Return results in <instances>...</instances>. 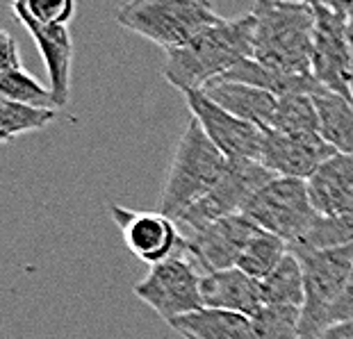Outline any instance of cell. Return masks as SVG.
<instances>
[{"mask_svg": "<svg viewBox=\"0 0 353 339\" xmlns=\"http://www.w3.org/2000/svg\"><path fill=\"white\" fill-rule=\"evenodd\" d=\"M219 80L237 82V85L262 89V92L272 94L276 98H283V96H290V94L317 96L321 92H328V89L321 87L319 82L312 78V75H285V73H278L274 69H269V66L260 64L258 59H253V57L239 62L235 69L228 71Z\"/></svg>", "mask_w": 353, "mask_h": 339, "instance_id": "obj_18", "label": "cell"}, {"mask_svg": "<svg viewBox=\"0 0 353 339\" xmlns=\"http://www.w3.org/2000/svg\"><path fill=\"white\" fill-rule=\"evenodd\" d=\"M251 12L255 17L253 59L285 75H312V3L260 0Z\"/></svg>", "mask_w": 353, "mask_h": 339, "instance_id": "obj_2", "label": "cell"}, {"mask_svg": "<svg viewBox=\"0 0 353 339\" xmlns=\"http://www.w3.org/2000/svg\"><path fill=\"white\" fill-rule=\"evenodd\" d=\"M340 7V12L344 14V19H347V25H349V32L353 34V3H335Z\"/></svg>", "mask_w": 353, "mask_h": 339, "instance_id": "obj_32", "label": "cell"}, {"mask_svg": "<svg viewBox=\"0 0 353 339\" xmlns=\"http://www.w3.org/2000/svg\"><path fill=\"white\" fill-rule=\"evenodd\" d=\"M260 296L265 307H299L305 303V276L294 253H288L274 274L260 280Z\"/></svg>", "mask_w": 353, "mask_h": 339, "instance_id": "obj_21", "label": "cell"}, {"mask_svg": "<svg viewBox=\"0 0 353 339\" xmlns=\"http://www.w3.org/2000/svg\"><path fill=\"white\" fill-rule=\"evenodd\" d=\"M12 10L41 52V59H43V64H46V71L50 78V92L55 96L59 110L66 107L69 94H71V64H73L71 30L59 28V25H41L39 21H34L30 17V12L26 10V3H12Z\"/></svg>", "mask_w": 353, "mask_h": 339, "instance_id": "obj_14", "label": "cell"}, {"mask_svg": "<svg viewBox=\"0 0 353 339\" xmlns=\"http://www.w3.org/2000/svg\"><path fill=\"white\" fill-rule=\"evenodd\" d=\"M201 296L208 310L235 312L249 316V319H253L265 307L260 296V282L237 267L203 276Z\"/></svg>", "mask_w": 353, "mask_h": 339, "instance_id": "obj_16", "label": "cell"}, {"mask_svg": "<svg viewBox=\"0 0 353 339\" xmlns=\"http://www.w3.org/2000/svg\"><path fill=\"white\" fill-rule=\"evenodd\" d=\"M26 10L41 25L69 28L73 17H76V3H71V0H28Z\"/></svg>", "mask_w": 353, "mask_h": 339, "instance_id": "obj_28", "label": "cell"}, {"mask_svg": "<svg viewBox=\"0 0 353 339\" xmlns=\"http://www.w3.org/2000/svg\"><path fill=\"white\" fill-rule=\"evenodd\" d=\"M221 17L203 0H134L117 12V23L167 52L216 25Z\"/></svg>", "mask_w": 353, "mask_h": 339, "instance_id": "obj_4", "label": "cell"}, {"mask_svg": "<svg viewBox=\"0 0 353 339\" xmlns=\"http://www.w3.org/2000/svg\"><path fill=\"white\" fill-rule=\"evenodd\" d=\"M319 339H353V321L335 323V326L326 328Z\"/></svg>", "mask_w": 353, "mask_h": 339, "instance_id": "obj_31", "label": "cell"}, {"mask_svg": "<svg viewBox=\"0 0 353 339\" xmlns=\"http://www.w3.org/2000/svg\"><path fill=\"white\" fill-rule=\"evenodd\" d=\"M333 155H337V150L328 146L319 132L285 134L265 130V146H262L260 164L272 171L276 178H294L307 183L312 173Z\"/></svg>", "mask_w": 353, "mask_h": 339, "instance_id": "obj_13", "label": "cell"}, {"mask_svg": "<svg viewBox=\"0 0 353 339\" xmlns=\"http://www.w3.org/2000/svg\"><path fill=\"white\" fill-rule=\"evenodd\" d=\"M274 178V173L262 167L260 162L228 160V169L219 183L210 189V194L203 196L192 209H187L183 218H180V223H185L187 228H192V232H196L210 223L219 221V218L242 214L246 203Z\"/></svg>", "mask_w": 353, "mask_h": 339, "instance_id": "obj_8", "label": "cell"}, {"mask_svg": "<svg viewBox=\"0 0 353 339\" xmlns=\"http://www.w3.org/2000/svg\"><path fill=\"white\" fill-rule=\"evenodd\" d=\"M228 169V157L216 148L201 123L192 119L180 137L174 160L160 194V212L180 221L210 189L219 183Z\"/></svg>", "mask_w": 353, "mask_h": 339, "instance_id": "obj_3", "label": "cell"}, {"mask_svg": "<svg viewBox=\"0 0 353 339\" xmlns=\"http://www.w3.org/2000/svg\"><path fill=\"white\" fill-rule=\"evenodd\" d=\"M251 321L255 339H301L299 307H262Z\"/></svg>", "mask_w": 353, "mask_h": 339, "instance_id": "obj_27", "label": "cell"}, {"mask_svg": "<svg viewBox=\"0 0 353 339\" xmlns=\"http://www.w3.org/2000/svg\"><path fill=\"white\" fill-rule=\"evenodd\" d=\"M349 244H353V212L342 216H330V218L319 216L303 242L292 244V248L330 251V248H342Z\"/></svg>", "mask_w": 353, "mask_h": 339, "instance_id": "obj_26", "label": "cell"}, {"mask_svg": "<svg viewBox=\"0 0 353 339\" xmlns=\"http://www.w3.org/2000/svg\"><path fill=\"white\" fill-rule=\"evenodd\" d=\"M303 267L305 303L301 307V339H319L328 328V310L353 274V244L330 251L292 248Z\"/></svg>", "mask_w": 353, "mask_h": 339, "instance_id": "obj_5", "label": "cell"}, {"mask_svg": "<svg viewBox=\"0 0 353 339\" xmlns=\"http://www.w3.org/2000/svg\"><path fill=\"white\" fill-rule=\"evenodd\" d=\"M347 87H349V98L353 103V48H351V64H349V71H347Z\"/></svg>", "mask_w": 353, "mask_h": 339, "instance_id": "obj_33", "label": "cell"}, {"mask_svg": "<svg viewBox=\"0 0 353 339\" xmlns=\"http://www.w3.org/2000/svg\"><path fill=\"white\" fill-rule=\"evenodd\" d=\"M57 112L59 110H41L0 98V141L10 144L21 134L43 130L57 119Z\"/></svg>", "mask_w": 353, "mask_h": 339, "instance_id": "obj_24", "label": "cell"}, {"mask_svg": "<svg viewBox=\"0 0 353 339\" xmlns=\"http://www.w3.org/2000/svg\"><path fill=\"white\" fill-rule=\"evenodd\" d=\"M319 114V134L337 153L353 155V103L333 92L314 96Z\"/></svg>", "mask_w": 353, "mask_h": 339, "instance_id": "obj_20", "label": "cell"}, {"mask_svg": "<svg viewBox=\"0 0 353 339\" xmlns=\"http://www.w3.org/2000/svg\"><path fill=\"white\" fill-rule=\"evenodd\" d=\"M288 253H290V244L285 239L272 235V232L260 230L242 253V258L237 262V269H242L246 276H251L253 280L260 282L269 274H274Z\"/></svg>", "mask_w": 353, "mask_h": 339, "instance_id": "obj_22", "label": "cell"}, {"mask_svg": "<svg viewBox=\"0 0 353 339\" xmlns=\"http://www.w3.org/2000/svg\"><path fill=\"white\" fill-rule=\"evenodd\" d=\"M110 214L123 235V244L144 265H160L185 251V237H180L174 218L157 212H137L121 205H110Z\"/></svg>", "mask_w": 353, "mask_h": 339, "instance_id": "obj_11", "label": "cell"}, {"mask_svg": "<svg viewBox=\"0 0 353 339\" xmlns=\"http://www.w3.org/2000/svg\"><path fill=\"white\" fill-rule=\"evenodd\" d=\"M14 69H23L19 46L14 41V37L7 30H3L0 32V71H14Z\"/></svg>", "mask_w": 353, "mask_h": 339, "instance_id": "obj_30", "label": "cell"}, {"mask_svg": "<svg viewBox=\"0 0 353 339\" xmlns=\"http://www.w3.org/2000/svg\"><path fill=\"white\" fill-rule=\"evenodd\" d=\"M192 119L201 123L208 139L221 150L228 160H253L260 162L265 146V130L249 121L232 116L230 112L212 103L203 92L185 94Z\"/></svg>", "mask_w": 353, "mask_h": 339, "instance_id": "obj_12", "label": "cell"}, {"mask_svg": "<svg viewBox=\"0 0 353 339\" xmlns=\"http://www.w3.org/2000/svg\"><path fill=\"white\" fill-rule=\"evenodd\" d=\"M203 274L185 251L148 269L134 285V296L164 321L205 310L201 296Z\"/></svg>", "mask_w": 353, "mask_h": 339, "instance_id": "obj_7", "label": "cell"}, {"mask_svg": "<svg viewBox=\"0 0 353 339\" xmlns=\"http://www.w3.org/2000/svg\"><path fill=\"white\" fill-rule=\"evenodd\" d=\"M353 321V274L344 285V289L340 291V296L333 303V307L328 310V328L335 323H347Z\"/></svg>", "mask_w": 353, "mask_h": 339, "instance_id": "obj_29", "label": "cell"}, {"mask_svg": "<svg viewBox=\"0 0 353 339\" xmlns=\"http://www.w3.org/2000/svg\"><path fill=\"white\" fill-rule=\"evenodd\" d=\"M314 10V50L312 78L333 94L349 98L347 71L351 64L353 34L347 19L335 3H312ZM351 101V98H349Z\"/></svg>", "mask_w": 353, "mask_h": 339, "instance_id": "obj_9", "label": "cell"}, {"mask_svg": "<svg viewBox=\"0 0 353 339\" xmlns=\"http://www.w3.org/2000/svg\"><path fill=\"white\" fill-rule=\"evenodd\" d=\"M314 212L324 218L353 212V155L337 153L307 180Z\"/></svg>", "mask_w": 353, "mask_h": 339, "instance_id": "obj_15", "label": "cell"}, {"mask_svg": "<svg viewBox=\"0 0 353 339\" xmlns=\"http://www.w3.org/2000/svg\"><path fill=\"white\" fill-rule=\"evenodd\" d=\"M203 94H205L212 103L219 105V107L230 112L232 116L258 125L262 130H269L274 123V116L278 110V98L262 92V89L237 85V82L214 80L203 89Z\"/></svg>", "mask_w": 353, "mask_h": 339, "instance_id": "obj_17", "label": "cell"}, {"mask_svg": "<svg viewBox=\"0 0 353 339\" xmlns=\"http://www.w3.org/2000/svg\"><path fill=\"white\" fill-rule=\"evenodd\" d=\"M255 17L253 12L235 19H221L183 48L167 52L162 75L171 87L203 92L210 82L223 78L239 62L253 57Z\"/></svg>", "mask_w": 353, "mask_h": 339, "instance_id": "obj_1", "label": "cell"}, {"mask_svg": "<svg viewBox=\"0 0 353 339\" xmlns=\"http://www.w3.org/2000/svg\"><path fill=\"white\" fill-rule=\"evenodd\" d=\"M258 232V225L244 214L226 216L192 232V237H185V253L203 276L235 269L246 246Z\"/></svg>", "mask_w": 353, "mask_h": 339, "instance_id": "obj_10", "label": "cell"}, {"mask_svg": "<svg viewBox=\"0 0 353 339\" xmlns=\"http://www.w3.org/2000/svg\"><path fill=\"white\" fill-rule=\"evenodd\" d=\"M269 130L285 134H310L319 132V114L314 96L310 94H290L278 98V110Z\"/></svg>", "mask_w": 353, "mask_h": 339, "instance_id": "obj_23", "label": "cell"}, {"mask_svg": "<svg viewBox=\"0 0 353 339\" xmlns=\"http://www.w3.org/2000/svg\"><path fill=\"white\" fill-rule=\"evenodd\" d=\"M246 218L260 230L285 239L290 246L303 242L319 214L314 212L305 180L274 178L246 203L242 209Z\"/></svg>", "mask_w": 353, "mask_h": 339, "instance_id": "obj_6", "label": "cell"}, {"mask_svg": "<svg viewBox=\"0 0 353 339\" xmlns=\"http://www.w3.org/2000/svg\"><path fill=\"white\" fill-rule=\"evenodd\" d=\"M0 98L21 105H32L41 110H59L50 87H43L26 69L0 71Z\"/></svg>", "mask_w": 353, "mask_h": 339, "instance_id": "obj_25", "label": "cell"}, {"mask_svg": "<svg viewBox=\"0 0 353 339\" xmlns=\"http://www.w3.org/2000/svg\"><path fill=\"white\" fill-rule=\"evenodd\" d=\"M169 328L183 339H255L249 316L208 307L169 321Z\"/></svg>", "mask_w": 353, "mask_h": 339, "instance_id": "obj_19", "label": "cell"}]
</instances>
